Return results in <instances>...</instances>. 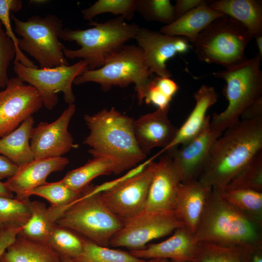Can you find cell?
I'll return each instance as SVG.
<instances>
[{"label":"cell","instance_id":"cell-1","mask_svg":"<svg viewBox=\"0 0 262 262\" xmlns=\"http://www.w3.org/2000/svg\"><path fill=\"white\" fill-rule=\"evenodd\" d=\"M261 151L262 116L240 120L215 140L197 180L221 192Z\"/></svg>","mask_w":262,"mask_h":262},{"label":"cell","instance_id":"cell-2","mask_svg":"<svg viewBox=\"0 0 262 262\" xmlns=\"http://www.w3.org/2000/svg\"><path fill=\"white\" fill-rule=\"evenodd\" d=\"M84 119L90 131L83 142L90 147L88 152L93 157L112 161L119 174L136 166L146 158L135 139L132 118L113 107L85 115Z\"/></svg>","mask_w":262,"mask_h":262},{"label":"cell","instance_id":"cell-3","mask_svg":"<svg viewBox=\"0 0 262 262\" xmlns=\"http://www.w3.org/2000/svg\"><path fill=\"white\" fill-rule=\"evenodd\" d=\"M196 242L262 248V226L256 224L212 189L194 234Z\"/></svg>","mask_w":262,"mask_h":262},{"label":"cell","instance_id":"cell-4","mask_svg":"<svg viewBox=\"0 0 262 262\" xmlns=\"http://www.w3.org/2000/svg\"><path fill=\"white\" fill-rule=\"evenodd\" d=\"M125 20L119 16L104 23L91 21L89 25L94 27L89 29H63L60 39L74 41L81 47L77 49L66 48L63 50L65 57L84 60L89 70L101 67L128 41L134 39L141 28L136 23H128Z\"/></svg>","mask_w":262,"mask_h":262},{"label":"cell","instance_id":"cell-5","mask_svg":"<svg viewBox=\"0 0 262 262\" xmlns=\"http://www.w3.org/2000/svg\"><path fill=\"white\" fill-rule=\"evenodd\" d=\"M262 58L258 52L240 65L213 73L226 82L223 93L228 104L223 111L213 115L210 121L212 130L222 134L240 120L247 107L262 98Z\"/></svg>","mask_w":262,"mask_h":262},{"label":"cell","instance_id":"cell-6","mask_svg":"<svg viewBox=\"0 0 262 262\" xmlns=\"http://www.w3.org/2000/svg\"><path fill=\"white\" fill-rule=\"evenodd\" d=\"M252 38L243 25L224 16L213 21L199 33L193 48L199 61L229 69L248 59L245 50Z\"/></svg>","mask_w":262,"mask_h":262},{"label":"cell","instance_id":"cell-7","mask_svg":"<svg viewBox=\"0 0 262 262\" xmlns=\"http://www.w3.org/2000/svg\"><path fill=\"white\" fill-rule=\"evenodd\" d=\"M151 75L141 49L137 45H128L112 55L101 67L87 69L77 76L73 83L79 85L94 82L99 84L104 91H109L113 86L125 87L134 83L138 102L141 104Z\"/></svg>","mask_w":262,"mask_h":262},{"label":"cell","instance_id":"cell-8","mask_svg":"<svg viewBox=\"0 0 262 262\" xmlns=\"http://www.w3.org/2000/svg\"><path fill=\"white\" fill-rule=\"evenodd\" d=\"M11 18L16 33L21 37L18 48L33 57L40 68L69 65L63 52L66 47L59 40L63 29L60 18L49 14L45 16L35 15L23 21L13 14Z\"/></svg>","mask_w":262,"mask_h":262},{"label":"cell","instance_id":"cell-9","mask_svg":"<svg viewBox=\"0 0 262 262\" xmlns=\"http://www.w3.org/2000/svg\"><path fill=\"white\" fill-rule=\"evenodd\" d=\"M55 223L107 247L110 246L112 238L123 225V222L104 204L99 194L86 196L83 190Z\"/></svg>","mask_w":262,"mask_h":262},{"label":"cell","instance_id":"cell-10","mask_svg":"<svg viewBox=\"0 0 262 262\" xmlns=\"http://www.w3.org/2000/svg\"><path fill=\"white\" fill-rule=\"evenodd\" d=\"M14 71L22 81L34 87L43 105L51 110L58 103L57 94L62 92L65 102L74 103L75 97L72 86L74 79L88 69L86 62L81 60L72 65L52 68H31L14 61Z\"/></svg>","mask_w":262,"mask_h":262},{"label":"cell","instance_id":"cell-11","mask_svg":"<svg viewBox=\"0 0 262 262\" xmlns=\"http://www.w3.org/2000/svg\"><path fill=\"white\" fill-rule=\"evenodd\" d=\"M184 226L175 210H144L124 222L122 227L112 238L109 246L125 247L130 251L141 250L150 241L168 235Z\"/></svg>","mask_w":262,"mask_h":262},{"label":"cell","instance_id":"cell-12","mask_svg":"<svg viewBox=\"0 0 262 262\" xmlns=\"http://www.w3.org/2000/svg\"><path fill=\"white\" fill-rule=\"evenodd\" d=\"M36 89L18 77L12 78L0 91V138L17 128L42 107Z\"/></svg>","mask_w":262,"mask_h":262},{"label":"cell","instance_id":"cell-13","mask_svg":"<svg viewBox=\"0 0 262 262\" xmlns=\"http://www.w3.org/2000/svg\"><path fill=\"white\" fill-rule=\"evenodd\" d=\"M155 164L152 161L141 173L99 193L106 207L123 223L145 210Z\"/></svg>","mask_w":262,"mask_h":262},{"label":"cell","instance_id":"cell-14","mask_svg":"<svg viewBox=\"0 0 262 262\" xmlns=\"http://www.w3.org/2000/svg\"><path fill=\"white\" fill-rule=\"evenodd\" d=\"M134 39L143 52L150 74L162 77L172 76L166 66L169 59L193 48L185 37L170 36L144 27L140 28Z\"/></svg>","mask_w":262,"mask_h":262},{"label":"cell","instance_id":"cell-15","mask_svg":"<svg viewBox=\"0 0 262 262\" xmlns=\"http://www.w3.org/2000/svg\"><path fill=\"white\" fill-rule=\"evenodd\" d=\"M75 112V104H69L55 121L40 122L33 128L30 145L34 159L61 157L76 147L68 129Z\"/></svg>","mask_w":262,"mask_h":262},{"label":"cell","instance_id":"cell-16","mask_svg":"<svg viewBox=\"0 0 262 262\" xmlns=\"http://www.w3.org/2000/svg\"><path fill=\"white\" fill-rule=\"evenodd\" d=\"M211 117L208 115L205 124L199 133L194 138L168 151L179 172L181 182L197 180L215 140L221 134L210 127Z\"/></svg>","mask_w":262,"mask_h":262},{"label":"cell","instance_id":"cell-17","mask_svg":"<svg viewBox=\"0 0 262 262\" xmlns=\"http://www.w3.org/2000/svg\"><path fill=\"white\" fill-rule=\"evenodd\" d=\"M155 162L145 210H174L178 187L181 182L179 172L168 151Z\"/></svg>","mask_w":262,"mask_h":262},{"label":"cell","instance_id":"cell-18","mask_svg":"<svg viewBox=\"0 0 262 262\" xmlns=\"http://www.w3.org/2000/svg\"><path fill=\"white\" fill-rule=\"evenodd\" d=\"M170 107L159 109L133 120L134 134L137 144L147 155L155 147L165 148L174 137L178 128L170 121Z\"/></svg>","mask_w":262,"mask_h":262},{"label":"cell","instance_id":"cell-19","mask_svg":"<svg viewBox=\"0 0 262 262\" xmlns=\"http://www.w3.org/2000/svg\"><path fill=\"white\" fill-rule=\"evenodd\" d=\"M197 243L194 234L184 226L176 229L164 241L149 245L141 250L130 251V253L145 260L160 258L177 262H194L197 254Z\"/></svg>","mask_w":262,"mask_h":262},{"label":"cell","instance_id":"cell-20","mask_svg":"<svg viewBox=\"0 0 262 262\" xmlns=\"http://www.w3.org/2000/svg\"><path fill=\"white\" fill-rule=\"evenodd\" d=\"M65 157L34 159L31 162L19 167L16 173L4 182L6 187L16 195L15 197L28 198V192L46 182L51 173L61 171L69 163Z\"/></svg>","mask_w":262,"mask_h":262},{"label":"cell","instance_id":"cell-21","mask_svg":"<svg viewBox=\"0 0 262 262\" xmlns=\"http://www.w3.org/2000/svg\"><path fill=\"white\" fill-rule=\"evenodd\" d=\"M196 103L190 115L180 126L171 142L158 153V156L183 145L198 135L206 121L208 109L218 100V94L213 86L202 85L194 95Z\"/></svg>","mask_w":262,"mask_h":262},{"label":"cell","instance_id":"cell-22","mask_svg":"<svg viewBox=\"0 0 262 262\" xmlns=\"http://www.w3.org/2000/svg\"><path fill=\"white\" fill-rule=\"evenodd\" d=\"M212 189L198 180L180 182L178 186L174 210L185 227L193 234L203 214Z\"/></svg>","mask_w":262,"mask_h":262},{"label":"cell","instance_id":"cell-23","mask_svg":"<svg viewBox=\"0 0 262 262\" xmlns=\"http://www.w3.org/2000/svg\"><path fill=\"white\" fill-rule=\"evenodd\" d=\"M206 0L170 24L162 27V33L187 38L193 46L199 33L216 19L226 16L210 8Z\"/></svg>","mask_w":262,"mask_h":262},{"label":"cell","instance_id":"cell-24","mask_svg":"<svg viewBox=\"0 0 262 262\" xmlns=\"http://www.w3.org/2000/svg\"><path fill=\"white\" fill-rule=\"evenodd\" d=\"M243 25L253 37L262 35V2L256 0H218L208 4Z\"/></svg>","mask_w":262,"mask_h":262},{"label":"cell","instance_id":"cell-25","mask_svg":"<svg viewBox=\"0 0 262 262\" xmlns=\"http://www.w3.org/2000/svg\"><path fill=\"white\" fill-rule=\"evenodd\" d=\"M34 123L31 116L15 130L0 138V154L18 167L34 159L29 142Z\"/></svg>","mask_w":262,"mask_h":262},{"label":"cell","instance_id":"cell-26","mask_svg":"<svg viewBox=\"0 0 262 262\" xmlns=\"http://www.w3.org/2000/svg\"><path fill=\"white\" fill-rule=\"evenodd\" d=\"M0 262H62L47 245L28 239L20 234L6 249Z\"/></svg>","mask_w":262,"mask_h":262},{"label":"cell","instance_id":"cell-27","mask_svg":"<svg viewBox=\"0 0 262 262\" xmlns=\"http://www.w3.org/2000/svg\"><path fill=\"white\" fill-rule=\"evenodd\" d=\"M111 174H119L115 163L106 158L94 157L83 165L68 171L61 180L69 188L80 192L95 178Z\"/></svg>","mask_w":262,"mask_h":262},{"label":"cell","instance_id":"cell-28","mask_svg":"<svg viewBox=\"0 0 262 262\" xmlns=\"http://www.w3.org/2000/svg\"><path fill=\"white\" fill-rule=\"evenodd\" d=\"M31 217L19 234L31 241L47 245L56 225V220L43 202L31 201Z\"/></svg>","mask_w":262,"mask_h":262},{"label":"cell","instance_id":"cell-29","mask_svg":"<svg viewBox=\"0 0 262 262\" xmlns=\"http://www.w3.org/2000/svg\"><path fill=\"white\" fill-rule=\"evenodd\" d=\"M82 192L72 190L61 180L53 182H46L28 192L27 198L35 195L47 200L51 204L49 208L53 216L56 220L66 208L79 198Z\"/></svg>","mask_w":262,"mask_h":262},{"label":"cell","instance_id":"cell-30","mask_svg":"<svg viewBox=\"0 0 262 262\" xmlns=\"http://www.w3.org/2000/svg\"><path fill=\"white\" fill-rule=\"evenodd\" d=\"M194 262H253V250L236 246L199 242Z\"/></svg>","mask_w":262,"mask_h":262},{"label":"cell","instance_id":"cell-31","mask_svg":"<svg viewBox=\"0 0 262 262\" xmlns=\"http://www.w3.org/2000/svg\"><path fill=\"white\" fill-rule=\"evenodd\" d=\"M219 193L229 204L262 226V192L250 190L224 189Z\"/></svg>","mask_w":262,"mask_h":262},{"label":"cell","instance_id":"cell-32","mask_svg":"<svg viewBox=\"0 0 262 262\" xmlns=\"http://www.w3.org/2000/svg\"><path fill=\"white\" fill-rule=\"evenodd\" d=\"M31 201L0 196V232L22 229L31 217Z\"/></svg>","mask_w":262,"mask_h":262},{"label":"cell","instance_id":"cell-33","mask_svg":"<svg viewBox=\"0 0 262 262\" xmlns=\"http://www.w3.org/2000/svg\"><path fill=\"white\" fill-rule=\"evenodd\" d=\"M74 262H145L130 252L110 248L99 245L83 238V250L78 257L72 259Z\"/></svg>","mask_w":262,"mask_h":262},{"label":"cell","instance_id":"cell-34","mask_svg":"<svg viewBox=\"0 0 262 262\" xmlns=\"http://www.w3.org/2000/svg\"><path fill=\"white\" fill-rule=\"evenodd\" d=\"M47 245L61 258L73 259L83 250V237L71 230L56 224Z\"/></svg>","mask_w":262,"mask_h":262},{"label":"cell","instance_id":"cell-35","mask_svg":"<svg viewBox=\"0 0 262 262\" xmlns=\"http://www.w3.org/2000/svg\"><path fill=\"white\" fill-rule=\"evenodd\" d=\"M225 189L250 190L262 192V151L245 166Z\"/></svg>","mask_w":262,"mask_h":262},{"label":"cell","instance_id":"cell-36","mask_svg":"<svg viewBox=\"0 0 262 262\" xmlns=\"http://www.w3.org/2000/svg\"><path fill=\"white\" fill-rule=\"evenodd\" d=\"M136 0H98L89 7L82 10L83 19L90 22L98 15L110 13L130 20L136 12Z\"/></svg>","mask_w":262,"mask_h":262},{"label":"cell","instance_id":"cell-37","mask_svg":"<svg viewBox=\"0 0 262 262\" xmlns=\"http://www.w3.org/2000/svg\"><path fill=\"white\" fill-rule=\"evenodd\" d=\"M135 10L146 20L166 25L176 19L174 5L169 0H136Z\"/></svg>","mask_w":262,"mask_h":262},{"label":"cell","instance_id":"cell-38","mask_svg":"<svg viewBox=\"0 0 262 262\" xmlns=\"http://www.w3.org/2000/svg\"><path fill=\"white\" fill-rule=\"evenodd\" d=\"M22 7V1L20 0H0V21L6 30L8 36L14 42L16 48V54L14 61H18L26 66L38 68L34 63L30 60L18 46V39L15 34L10 21V12L20 11Z\"/></svg>","mask_w":262,"mask_h":262},{"label":"cell","instance_id":"cell-39","mask_svg":"<svg viewBox=\"0 0 262 262\" xmlns=\"http://www.w3.org/2000/svg\"><path fill=\"white\" fill-rule=\"evenodd\" d=\"M16 54L15 45L3 29L0 21V88L4 89L9 80L8 69Z\"/></svg>","mask_w":262,"mask_h":262},{"label":"cell","instance_id":"cell-40","mask_svg":"<svg viewBox=\"0 0 262 262\" xmlns=\"http://www.w3.org/2000/svg\"><path fill=\"white\" fill-rule=\"evenodd\" d=\"M144 99L147 104H152L161 109L170 107L172 100L156 85L153 78L147 88Z\"/></svg>","mask_w":262,"mask_h":262},{"label":"cell","instance_id":"cell-41","mask_svg":"<svg viewBox=\"0 0 262 262\" xmlns=\"http://www.w3.org/2000/svg\"><path fill=\"white\" fill-rule=\"evenodd\" d=\"M204 0H177L174 5L176 19L206 2Z\"/></svg>","mask_w":262,"mask_h":262},{"label":"cell","instance_id":"cell-42","mask_svg":"<svg viewBox=\"0 0 262 262\" xmlns=\"http://www.w3.org/2000/svg\"><path fill=\"white\" fill-rule=\"evenodd\" d=\"M21 229H13L0 232V258L7 248L15 241Z\"/></svg>","mask_w":262,"mask_h":262},{"label":"cell","instance_id":"cell-43","mask_svg":"<svg viewBox=\"0 0 262 262\" xmlns=\"http://www.w3.org/2000/svg\"><path fill=\"white\" fill-rule=\"evenodd\" d=\"M19 167L0 154V180L9 179L17 172Z\"/></svg>","mask_w":262,"mask_h":262},{"label":"cell","instance_id":"cell-44","mask_svg":"<svg viewBox=\"0 0 262 262\" xmlns=\"http://www.w3.org/2000/svg\"><path fill=\"white\" fill-rule=\"evenodd\" d=\"M262 116V98L247 107L241 114L242 119H251Z\"/></svg>","mask_w":262,"mask_h":262},{"label":"cell","instance_id":"cell-45","mask_svg":"<svg viewBox=\"0 0 262 262\" xmlns=\"http://www.w3.org/2000/svg\"><path fill=\"white\" fill-rule=\"evenodd\" d=\"M12 192L6 187L4 182L0 181V196L13 197Z\"/></svg>","mask_w":262,"mask_h":262},{"label":"cell","instance_id":"cell-46","mask_svg":"<svg viewBox=\"0 0 262 262\" xmlns=\"http://www.w3.org/2000/svg\"><path fill=\"white\" fill-rule=\"evenodd\" d=\"M252 258L253 262H262V248L253 250Z\"/></svg>","mask_w":262,"mask_h":262},{"label":"cell","instance_id":"cell-47","mask_svg":"<svg viewBox=\"0 0 262 262\" xmlns=\"http://www.w3.org/2000/svg\"><path fill=\"white\" fill-rule=\"evenodd\" d=\"M254 38L258 49V53L262 56V35H258Z\"/></svg>","mask_w":262,"mask_h":262},{"label":"cell","instance_id":"cell-48","mask_svg":"<svg viewBox=\"0 0 262 262\" xmlns=\"http://www.w3.org/2000/svg\"><path fill=\"white\" fill-rule=\"evenodd\" d=\"M169 260L165 259H151L149 260H147L145 261V262H168Z\"/></svg>","mask_w":262,"mask_h":262},{"label":"cell","instance_id":"cell-49","mask_svg":"<svg viewBox=\"0 0 262 262\" xmlns=\"http://www.w3.org/2000/svg\"><path fill=\"white\" fill-rule=\"evenodd\" d=\"M47 1H48L45 0H31L30 1V2L36 3V4H42V3H45L47 2Z\"/></svg>","mask_w":262,"mask_h":262},{"label":"cell","instance_id":"cell-50","mask_svg":"<svg viewBox=\"0 0 262 262\" xmlns=\"http://www.w3.org/2000/svg\"><path fill=\"white\" fill-rule=\"evenodd\" d=\"M61 259L62 262H74L72 259L69 258H61Z\"/></svg>","mask_w":262,"mask_h":262},{"label":"cell","instance_id":"cell-51","mask_svg":"<svg viewBox=\"0 0 262 262\" xmlns=\"http://www.w3.org/2000/svg\"><path fill=\"white\" fill-rule=\"evenodd\" d=\"M168 262H177L169 260Z\"/></svg>","mask_w":262,"mask_h":262}]
</instances>
